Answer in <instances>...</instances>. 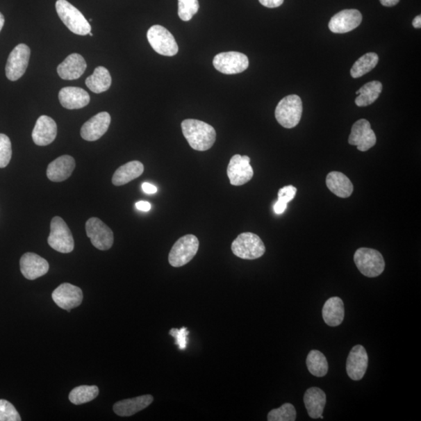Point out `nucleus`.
I'll return each mask as SVG.
<instances>
[{"label": "nucleus", "instance_id": "f257e3e1", "mask_svg": "<svg viewBox=\"0 0 421 421\" xmlns=\"http://www.w3.org/2000/svg\"><path fill=\"white\" fill-rule=\"evenodd\" d=\"M183 136L191 148L196 151H205L213 146L216 140V132L213 126L203 121L188 119L181 124Z\"/></svg>", "mask_w": 421, "mask_h": 421}, {"label": "nucleus", "instance_id": "f03ea898", "mask_svg": "<svg viewBox=\"0 0 421 421\" xmlns=\"http://www.w3.org/2000/svg\"><path fill=\"white\" fill-rule=\"evenodd\" d=\"M56 9L61 21L73 33L79 35H87L91 33V25L85 16L67 0H57Z\"/></svg>", "mask_w": 421, "mask_h": 421}, {"label": "nucleus", "instance_id": "7ed1b4c3", "mask_svg": "<svg viewBox=\"0 0 421 421\" xmlns=\"http://www.w3.org/2000/svg\"><path fill=\"white\" fill-rule=\"evenodd\" d=\"M302 113V99L297 94H290L279 101L276 108L275 116L281 126L291 129L298 125Z\"/></svg>", "mask_w": 421, "mask_h": 421}, {"label": "nucleus", "instance_id": "20e7f679", "mask_svg": "<svg viewBox=\"0 0 421 421\" xmlns=\"http://www.w3.org/2000/svg\"><path fill=\"white\" fill-rule=\"evenodd\" d=\"M357 269L369 278L377 277L385 270L386 263L381 254L374 249L362 247L354 254Z\"/></svg>", "mask_w": 421, "mask_h": 421}, {"label": "nucleus", "instance_id": "39448f33", "mask_svg": "<svg viewBox=\"0 0 421 421\" xmlns=\"http://www.w3.org/2000/svg\"><path fill=\"white\" fill-rule=\"evenodd\" d=\"M48 244L53 250L63 254H68L74 251L73 235L61 217L56 216L51 221Z\"/></svg>", "mask_w": 421, "mask_h": 421}, {"label": "nucleus", "instance_id": "423d86ee", "mask_svg": "<svg viewBox=\"0 0 421 421\" xmlns=\"http://www.w3.org/2000/svg\"><path fill=\"white\" fill-rule=\"evenodd\" d=\"M236 256L246 260H254L263 257L265 246L258 235L244 233L238 236L231 246Z\"/></svg>", "mask_w": 421, "mask_h": 421}, {"label": "nucleus", "instance_id": "0eeeda50", "mask_svg": "<svg viewBox=\"0 0 421 421\" xmlns=\"http://www.w3.org/2000/svg\"><path fill=\"white\" fill-rule=\"evenodd\" d=\"M199 249V240L195 235L183 236L172 247L169 254V263L175 267L187 265L192 260Z\"/></svg>", "mask_w": 421, "mask_h": 421}, {"label": "nucleus", "instance_id": "6e6552de", "mask_svg": "<svg viewBox=\"0 0 421 421\" xmlns=\"http://www.w3.org/2000/svg\"><path fill=\"white\" fill-rule=\"evenodd\" d=\"M147 38L151 47L157 53L165 56H174L177 54L179 47L175 38L161 25L151 27L147 33Z\"/></svg>", "mask_w": 421, "mask_h": 421}, {"label": "nucleus", "instance_id": "1a4fd4ad", "mask_svg": "<svg viewBox=\"0 0 421 421\" xmlns=\"http://www.w3.org/2000/svg\"><path fill=\"white\" fill-rule=\"evenodd\" d=\"M31 49L25 44H19L10 53L6 66V75L10 81H16L26 72Z\"/></svg>", "mask_w": 421, "mask_h": 421}, {"label": "nucleus", "instance_id": "9d476101", "mask_svg": "<svg viewBox=\"0 0 421 421\" xmlns=\"http://www.w3.org/2000/svg\"><path fill=\"white\" fill-rule=\"evenodd\" d=\"M86 233L92 244L100 251L110 250L114 242L112 229L98 218L89 219L86 222Z\"/></svg>", "mask_w": 421, "mask_h": 421}, {"label": "nucleus", "instance_id": "9b49d317", "mask_svg": "<svg viewBox=\"0 0 421 421\" xmlns=\"http://www.w3.org/2000/svg\"><path fill=\"white\" fill-rule=\"evenodd\" d=\"M213 66L224 74H237L244 72L249 67L248 57L238 52L221 53L215 56Z\"/></svg>", "mask_w": 421, "mask_h": 421}, {"label": "nucleus", "instance_id": "f8f14e48", "mask_svg": "<svg viewBox=\"0 0 421 421\" xmlns=\"http://www.w3.org/2000/svg\"><path fill=\"white\" fill-rule=\"evenodd\" d=\"M250 163L251 158L247 156L232 157L228 165L227 175L233 186H242L251 180L254 170Z\"/></svg>", "mask_w": 421, "mask_h": 421}, {"label": "nucleus", "instance_id": "ddd939ff", "mask_svg": "<svg viewBox=\"0 0 421 421\" xmlns=\"http://www.w3.org/2000/svg\"><path fill=\"white\" fill-rule=\"evenodd\" d=\"M377 142L371 124L367 119H361L353 125L349 137V144L357 147L361 151L371 149Z\"/></svg>", "mask_w": 421, "mask_h": 421}, {"label": "nucleus", "instance_id": "4468645a", "mask_svg": "<svg viewBox=\"0 0 421 421\" xmlns=\"http://www.w3.org/2000/svg\"><path fill=\"white\" fill-rule=\"evenodd\" d=\"M52 297L58 307L70 311L81 304L83 292L78 286L70 283H63L53 291Z\"/></svg>", "mask_w": 421, "mask_h": 421}, {"label": "nucleus", "instance_id": "2eb2a0df", "mask_svg": "<svg viewBox=\"0 0 421 421\" xmlns=\"http://www.w3.org/2000/svg\"><path fill=\"white\" fill-rule=\"evenodd\" d=\"M362 15L357 10H344L331 19L329 28L331 33L345 34L354 30L362 22Z\"/></svg>", "mask_w": 421, "mask_h": 421}, {"label": "nucleus", "instance_id": "dca6fc26", "mask_svg": "<svg viewBox=\"0 0 421 421\" xmlns=\"http://www.w3.org/2000/svg\"><path fill=\"white\" fill-rule=\"evenodd\" d=\"M110 123V114L107 112L99 113L82 126L81 136L87 142H95L105 135Z\"/></svg>", "mask_w": 421, "mask_h": 421}, {"label": "nucleus", "instance_id": "f3484780", "mask_svg": "<svg viewBox=\"0 0 421 421\" xmlns=\"http://www.w3.org/2000/svg\"><path fill=\"white\" fill-rule=\"evenodd\" d=\"M368 366V355L365 347L356 345L351 349L347 361V372L354 381H360L365 376Z\"/></svg>", "mask_w": 421, "mask_h": 421}, {"label": "nucleus", "instance_id": "a211bd4d", "mask_svg": "<svg viewBox=\"0 0 421 421\" xmlns=\"http://www.w3.org/2000/svg\"><path fill=\"white\" fill-rule=\"evenodd\" d=\"M22 275L28 280L42 277L49 272V265L46 259L35 253H26L20 261Z\"/></svg>", "mask_w": 421, "mask_h": 421}, {"label": "nucleus", "instance_id": "6ab92c4d", "mask_svg": "<svg viewBox=\"0 0 421 421\" xmlns=\"http://www.w3.org/2000/svg\"><path fill=\"white\" fill-rule=\"evenodd\" d=\"M57 135V125L53 119L41 116L38 119L33 131V139L38 146H47L53 143Z\"/></svg>", "mask_w": 421, "mask_h": 421}, {"label": "nucleus", "instance_id": "aec40b11", "mask_svg": "<svg viewBox=\"0 0 421 421\" xmlns=\"http://www.w3.org/2000/svg\"><path fill=\"white\" fill-rule=\"evenodd\" d=\"M59 100L67 110H79L90 103V95L81 88L66 87L60 91Z\"/></svg>", "mask_w": 421, "mask_h": 421}, {"label": "nucleus", "instance_id": "412c9836", "mask_svg": "<svg viewBox=\"0 0 421 421\" xmlns=\"http://www.w3.org/2000/svg\"><path fill=\"white\" fill-rule=\"evenodd\" d=\"M86 68L84 57L79 53H72L57 67V73L63 80H76L81 78Z\"/></svg>", "mask_w": 421, "mask_h": 421}, {"label": "nucleus", "instance_id": "4be33fe9", "mask_svg": "<svg viewBox=\"0 0 421 421\" xmlns=\"http://www.w3.org/2000/svg\"><path fill=\"white\" fill-rule=\"evenodd\" d=\"M75 165V160L72 156H62L49 164L47 171V177L53 182L65 181L72 176Z\"/></svg>", "mask_w": 421, "mask_h": 421}, {"label": "nucleus", "instance_id": "5701e85b", "mask_svg": "<svg viewBox=\"0 0 421 421\" xmlns=\"http://www.w3.org/2000/svg\"><path fill=\"white\" fill-rule=\"evenodd\" d=\"M153 398L151 395H140V397L124 399L117 402L113 406V411L120 417H131L143 411L152 404Z\"/></svg>", "mask_w": 421, "mask_h": 421}, {"label": "nucleus", "instance_id": "b1692460", "mask_svg": "<svg viewBox=\"0 0 421 421\" xmlns=\"http://www.w3.org/2000/svg\"><path fill=\"white\" fill-rule=\"evenodd\" d=\"M304 402L308 415L311 418L317 419L322 415L327 404V395L321 388L312 387L306 391Z\"/></svg>", "mask_w": 421, "mask_h": 421}, {"label": "nucleus", "instance_id": "393cba45", "mask_svg": "<svg viewBox=\"0 0 421 421\" xmlns=\"http://www.w3.org/2000/svg\"><path fill=\"white\" fill-rule=\"evenodd\" d=\"M345 316L344 304L340 297H331L325 302L322 309V317L325 323L331 327H339Z\"/></svg>", "mask_w": 421, "mask_h": 421}, {"label": "nucleus", "instance_id": "a878e982", "mask_svg": "<svg viewBox=\"0 0 421 421\" xmlns=\"http://www.w3.org/2000/svg\"><path fill=\"white\" fill-rule=\"evenodd\" d=\"M327 185L331 192L342 199H347L354 191L352 182L340 172H331L327 177Z\"/></svg>", "mask_w": 421, "mask_h": 421}, {"label": "nucleus", "instance_id": "bb28decb", "mask_svg": "<svg viewBox=\"0 0 421 421\" xmlns=\"http://www.w3.org/2000/svg\"><path fill=\"white\" fill-rule=\"evenodd\" d=\"M144 170V165L139 161L127 163L115 172L113 183L115 186H123L142 176Z\"/></svg>", "mask_w": 421, "mask_h": 421}, {"label": "nucleus", "instance_id": "cd10ccee", "mask_svg": "<svg viewBox=\"0 0 421 421\" xmlns=\"http://www.w3.org/2000/svg\"><path fill=\"white\" fill-rule=\"evenodd\" d=\"M85 84L94 93L105 92L111 87V75L106 67H98L94 69L93 74L86 79Z\"/></svg>", "mask_w": 421, "mask_h": 421}, {"label": "nucleus", "instance_id": "c85d7f7f", "mask_svg": "<svg viewBox=\"0 0 421 421\" xmlns=\"http://www.w3.org/2000/svg\"><path fill=\"white\" fill-rule=\"evenodd\" d=\"M382 91L381 83L373 81L367 83L356 92L355 104L357 106L365 107L372 105L378 99Z\"/></svg>", "mask_w": 421, "mask_h": 421}, {"label": "nucleus", "instance_id": "c756f323", "mask_svg": "<svg viewBox=\"0 0 421 421\" xmlns=\"http://www.w3.org/2000/svg\"><path fill=\"white\" fill-rule=\"evenodd\" d=\"M307 366L311 374L316 377H324L329 371L327 357L318 350H311L307 357Z\"/></svg>", "mask_w": 421, "mask_h": 421}, {"label": "nucleus", "instance_id": "7c9ffc66", "mask_svg": "<svg viewBox=\"0 0 421 421\" xmlns=\"http://www.w3.org/2000/svg\"><path fill=\"white\" fill-rule=\"evenodd\" d=\"M379 56L374 53H368L363 55L356 61L350 70V74L353 79H359L361 76L371 72L378 65Z\"/></svg>", "mask_w": 421, "mask_h": 421}, {"label": "nucleus", "instance_id": "2f4dec72", "mask_svg": "<svg viewBox=\"0 0 421 421\" xmlns=\"http://www.w3.org/2000/svg\"><path fill=\"white\" fill-rule=\"evenodd\" d=\"M99 393V388L97 386H81L70 392L69 399L74 405L85 404L97 398Z\"/></svg>", "mask_w": 421, "mask_h": 421}, {"label": "nucleus", "instance_id": "473e14b6", "mask_svg": "<svg viewBox=\"0 0 421 421\" xmlns=\"http://www.w3.org/2000/svg\"><path fill=\"white\" fill-rule=\"evenodd\" d=\"M297 418L295 407L291 404H285L278 409H274L267 414L269 421H295Z\"/></svg>", "mask_w": 421, "mask_h": 421}, {"label": "nucleus", "instance_id": "72a5a7b5", "mask_svg": "<svg viewBox=\"0 0 421 421\" xmlns=\"http://www.w3.org/2000/svg\"><path fill=\"white\" fill-rule=\"evenodd\" d=\"M296 194L297 188L291 185L280 189L278 193V201L274 206V212L277 215L283 214L287 208V204L295 199Z\"/></svg>", "mask_w": 421, "mask_h": 421}, {"label": "nucleus", "instance_id": "f704fd0d", "mask_svg": "<svg viewBox=\"0 0 421 421\" xmlns=\"http://www.w3.org/2000/svg\"><path fill=\"white\" fill-rule=\"evenodd\" d=\"M199 10V0H178V15L183 22L190 21Z\"/></svg>", "mask_w": 421, "mask_h": 421}, {"label": "nucleus", "instance_id": "c9c22d12", "mask_svg": "<svg viewBox=\"0 0 421 421\" xmlns=\"http://www.w3.org/2000/svg\"><path fill=\"white\" fill-rule=\"evenodd\" d=\"M20 414L9 401L0 399V421H21Z\"/></svg>", "mask_w": 421, "mask_h": 421}, {"label": "nucleus", "instance_id": "e433bc0d", "mask_svg": "<svg viewBox=\"0 0 421 421\" xmlns=\"http://www.w3.org/2000/svg\"><path fill=\"white\" fill-rule=\"evenodd\" d=\"M12 146L10 138L0 133V168L8 167L11 160Z\"/></svg>", "mask_w": 421, "mask_h": 421}, {"label": "nucleus", "instance_id": "4c0bfd02", "mask_svg": "<svg viewBox=\"0 0 421 421\" xmlns=\"http://www.w3.org/2000/svg\"><path fill=\"white\" fill-rule=\"evenodd\" d=\"M170 335L175 338V344L179 349L181 350L186 349L189 335V331L186 327H183L181 329H172Z\"/></svg>", "mask_w": 421, "mask_h": 421}, {"label": "nucleus", "instance_id": "58836bf2", "mask_svg": "<svg viewBox=\"0 0 421 421\" xmlns=\"http://www.w3.org/2000/svg\"><path fill=\"white\" fill-rule=\"evenodd\" d=\"M259 2L267 8H276L283 3L284 0H259Z\"/></svg>", "mask_w": 421, "mask_h": 421}, {"label": "nucleus", "instance_id": "ea45409f", "mask_svg": "<svg viewBox=\"0 0 421 421\" xmlns=\"http://www.w3.org/2000/svg\"><path fill=\"white\" fill-rule=\"evenodd\" d=\"M142 190L146 194H156L157 192V188L154 185L149 183H144L142 184Z\"/></svg>", "mask_w": 421, "mask_h": 421}, {"label": "nucleus", "instance_id": "a19ab883", "mask_svg": "<svg viewBox=\"0 0 421 421\" xmlns=\"http://www.w3.org/2000/svg\"><path fill=\"white\" fill-rule=\"evenodd\" d=\"M135 206L138 210L142 212H149L151 208L150 203L144 201L137 202Z\"/></svg>", "mask_w": 421, "mask_h": 421}, {"label": "nucleus", "instance_id": "79ce46f5", "mask_svg": "<svg viewBox=\"0 0 421 421\" xmlns=\"http://www.w3.org/2000/svg\"><path fill=\"white\" fill-rule=\"evenodd\" d=\"M380 2L382 5L390 8V6L397 5L399 2V0H380Z\"/></svg>", "mask_w": 421, "mask_h": 421}, {"label": "nucleus", "instance_id": "37998d69", "mask_svg": "<svg viewBox=\"0 0 421 421\" xmlns=\"http://www.w3.org/2000/svg\"><path fill=\"white\" fill-rule=\"evenodd\" d=\"M413 26L415 28H420L421 27V17L420 15L417 16L413 19Z\"/></svg>", "mask_w": 421, "mask_h": 421}, {"label": "nucleus", "instance_id": "c03bdc74", "mask_svg": "<svg viewBox=\"0 0 421 421\" xmlns=\"http://www.w3.org/2000/svg\"><path fill=\"white\" fill-rule=\"evenodd\" d=\"M4 22H5L4 17L1 14V13H0V31H1L2 28H3Z\"/></svg>", "mask_w": 421, "mask_h": 421}, {"label": "nucleus", "instance_id": "a18cd8bd", "mask_svg": "<svg viewBox=\"0 0 421 421\" xmlns=\"http://www.w3.org/2000/svg\"><path fill=\"white\" fill-rule=\"evenodd\" d=\"M88 35H90L91 37L94 36V35L92 33H89Z\"/></svg>", "mask_w": 421, "mask_h": 421}]
</instances>
